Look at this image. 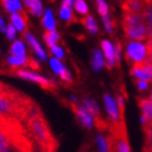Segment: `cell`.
<instances>
[{
  "mask_svg": "<svg viewBox=\"0 0 152 152\" xmlns=\"http://www.w3.org/2000/svg\"><path fill=\"white\" fill-rule=\"evenodd\" d=\"M25 122L29 135L37 142L40 152L58 151V140L53 136L47 120L45 118L44 114L38 105L29 113Z\"/></svg>",
  "mask_w": 152,
  "mask_h": 152,
  "instance_id": "2",
  "label": "cell"
},
{
  "mask_svg": "<svg viewBox=\"0 0 152 152\" xmlns=\"http://www.w3.org/2000/svg\"><path fill=\"white\" fill-rule=\"evenodd\" d=\"M42 25L46 27L47 31H54L56 28V21H54L53 14L50 9L46 10L45 15L42 18Z\"/></svg>",
  "mask_w": 152,
  "mask_h": 152,
  "instance_id": "20",
  "label": "cell"
},
{
  "mask_svg": "<svg viewBox=\"0 0 152 152\" xmlns=\"http://www.w3.org/2000/svg\"><path fill=\"white\" fill-rule=\"evenodd\" d=\"M27 65H28L31 69H33V70H39V69H40L38 62L35 59H33V58H29L28 59V64H27Z\"/></svg>",
  "mask_w": 152,
  "mask_h": 152,
  "instance_id": "35",
  "label": "cell"
},
{
  "mask_svg": "<svg viewBox=\"0 0 152 152\" xmlns=\"http://www.w3.org/2000/svg\"><path fill=\"white\" fill-rule=\"evenodd\" d=\"M60 18L61 19L65 20L67 22V24H71V23L73 22H77V19H76V16L73 14V12L71 11V9L69 8H63V7H61L60 9Z\"/></svg>",
  "mask_w": 152,
  "mask_h": 152,
  "instance_id": "24",
  "label": "cell"
},
{
  "mask_svg": "<svg viewBox=\"0 0 152 152\" xmlns=\"http://www.w3.org/2000/svg\"><path fill=\"white\" fill-rule=\"evenodd\" d=\"M60 77H61V79L63 80V82H65V83H69V84H71L72 83V77H71V74H70V72L65 69V70L62 72V73L60 74Z\"/></svg>",
  "mask_w": 152,
  "mask_h": 152,
  "instance_id": "34",
  "label": "cell"
},
{
  "mask_svg": "<svg viewBox=\"0 0 152 152\" xmlns=\"http://www.w3.org/2000/svg\"><path fill=\"white\" fill-rule=\"evenodd\" d=\"M147 1H124L122 3V11L123 12L142 13Z\"/></svg>",
  "mask_w": 152,
  "mask_h": 152,
  "instance_id": "14",
  "label": "cell"
},
{
  "mask_svg": "<svg viewBox=\"0 0 152 152\" xmlns=\"http://www.w3.org/2000/svg\"><path fill=\"white\" fill-rule=\"evenodd\" d=\"M103 98H104L105 109H107L109 116H110V118H111V124H114V125H115V124L121 123L122 121L120 120V115H118L117 107H116V104H115L114 99L112 98L109 94H104Z\"/></svg>",
  "mask_w": 152,
  "mask_h": 152,
  "instance_id": "10",
  "label": "cell"
},
{
  "mask_svg": "<svg viewBox=\"0 0 152 152\" xmlns=\"http://www.w3.org/2000/svg\"><path fill=\"white\" fill-rule=\"evenodd\" d=\"M3 8L10 13H18V12H22V3L18 1V0H3L1 1Z\"/></svg>",
  "mask_w": 152,
  "mask_h": 152,
  "instance_id": "17",
  "label": "cell"
},
{
  "mask_svg": "<svg viewBox=\"0 0 152 152\" xmlns=\"http://www.w3.org/2000/svg\"><path fill=\"white\" fill-rule=\"evenodd\" d=\"M11 53L15 57H25V46L21 40H15L11 46Z\"/></svg>",
  "mask_w": 152,
  "mask_h": 152,
  "instance_id": "21",
  "label": "cell"
},
{
  "mask_svg": "<svg viewBox=\"0 0 152 152\" xmlns=\"http://www.w3.org/2000/svg\"><path fill=\"white\" fill-rule=\"evenodd\" d=\"M121 51H122V45L118 40L115 41V47H114V58H115V64L120 66L121 63Z\"/></svg>",
  "mask_w": 152,
  "mask_h": 152,
  "instance_id": "31",
  "label": "cell"
},
{
  "mask_svg": "<svg viewBox=\"0 0 152 152\" xmlns=\"http://www.w3.org/2000/svg\"><path fill=\"white\" fill-rule=\"evenodd\" d=\"M147 45H146V47L147 49H148V53H149L150 51H152V36H148L147 37Z\"/></svg>",
  "mask_w": 152,
  "mask_h": 152,
  "instance_id": "37",
  "label": "cell"
},
{
  "mask_svg": "<svg viewBox=\"0 0 152 152\" xmlns=\"http://www.w3.org/2000/svg\"><path fill=\"white\" fill-rule=\"evenodd\" d=\"M15 34H16V29L13 27V25L10 23L9 25L7 26V31H6V35L8 39H14L15 38Z\"/></svg>",
  "mask_w": 152,
  "mask_h": 152,
  "instance_id": "32",
  "label": "cell"
},
{
  "mask_svg": "<svg viewBox=\"0 0 152 152\" xmlns=\"http://www.w3.org/2000/svg\"><path fill=\"white\" fill-rule=\"evenodd\" d=\"M24 4L28 9L29 13H32L35 16H41L42 14V4L38 0H25Z\"/></svg>",
  "mask_w": 152,
  "mask_h": 152,
  "instance_id": "16",
  "label": "cell"
},
{
  "mask_svg": "<svg viewBox=\"0 0 152 152\" xmlns=\"http://www.w3.org/2000/svg\"><path fill=\"white\" fill-rule=\"evenodd\" d=\"M97 143H98L100 152H109L108 140H107V137H104L102 134H99L97 136Z\"/></svg>",
  "mask_w": 152,
  "mask_h": 152,
  "instance_id": "25",
  "label": "cell"
},
{
  "mask_svg": "<svg viewBox=\"0 0 152 152\" xmlns=\"http://www.w3.org/2000/svg\"><path fill=\"white\" fill-rule=\"evenodd\" d=\"M137 87H138V89H139L140 91H143V90H146L148 88V84L145 82H138L137 83Z\"/></svg>",
  "mask_w": 152,
  "mask_h": 152,
  "instance_id": "36",
  "label": "cell"
},
{
  "mask_svg": "<svg viewBox=\"0 0 152 152\" xmlns=\"http://www.w3.org/2000/svg\"><path fill=\"white\" fill-rule=\"evenodd\" d=\"M51 52L58 58V60H59V59H63V57H64L63 50H62L59 46H56V47L52 48V49H51Z\"/></svg>",
  "mask_w": 152,
  "mask_h": 152,
  "instance_id": "33",
  "label": "cell"
},
{
  "mask_svg": "<svg viewBox=\"0 0 152 152\" xmlns=\"http://www.w3.org/2000/svg\"><path fill=\"white\" fill-rule=\"evenodd\" d=\"M44 39L49 49H52L57 46V42L60 39V35L56 31H46L44 33Z\"/></svg>",
  "mask_w": 152,
  "mask_h": 152,
  "instance_id": "18",
  "label": "cell"
},
{
  "mask_svg": "<svg viewBox=\"0 0 152 152\" xmlns=\"http://www.w3.org/2000/svg\"><path fill=\"white\" fill-rule=\"evenodd\" d=\"M74 7H75V10L80 14H88V7L86 4L85 1H82V0H77L74 2Z\"/></svg>",
  "mask_w": 152,
  "mask_h": 152,
  "instance_id": "28",
  "label": "cell"
},
{
  "mask_svg": "<svg viewBox=\"0 0 152 152\" xmlns=\"http://www.w3.org/2000/svg\"><path fill=\"white\" fill-rule=\"evenodd\" d=\"M11 20V24L13 27L19 31V32H23L26 29V21H27V16H26L25 12L22 11L21 13H13L10 16Z\"/></svg>",
  "mask_w": 152,
  "mask_h": 152,
  "instance_id": "13",
  "label": "cell"
},
{
  "mask_svg": "<svg viewBox=\"0 0 152 152\" xmlns=\"http://www.w3.org/2000/svg\"><path fill=\"white\" fill-rule=\"evenodd\" d=\"M28 59L25 56V57H15V56H10L8 59H7V62L9 65L15 67V66H23V65H27L28 64Z\"/></svg>",
  "mask_w": 152,
  "mask_h": 152,
  "instance_id": "22",
  "label": "cell"
},
{
  "mask_svg": "<svg viewBox=\"0 0 152 152\" xmlns=\"http://www.w3.org/2000/svg\"><path fill=\"white\" fill-rule=\"evenodd\" d=\"M129 74L137 79V82H152V61L149 59L132 65Z\"/></svg>",
  "mask_w": 152,
  "mask_h": 152,
  "instance_id": "4",
  "label": "cell"
},
{
  "mask_svg": "<svg viewBox=\"0 0 152 152\" xmlns=\"http://www.w3.org/2000/svg\"><path fill=\"white\" fill-rule=\"evenodd\" d=\"M143 126V132H145V146H150L152 145V124H145Z\"/></svg>",
  "mask_w": 152,
  "mask_h": 152,
  "instance_id": "26",
  "label": "cell"
},
{
  "mask_svg": "<svg viewBox=\"0 0 152 152\" xmlns=\"http://www.w3.org/2000/svg\"><path fill=\"white\" fill-rule=\"evenodd\" d=\"M50 65H51V69L53 70L54 73L59 74V75L65 70V67L63 66V64L61 63L58 59H56V58H52V59L50 60Z\"/></svg>",
  "mask_w": 152,
  "mask_h": 152,
  "instance_id": "27",
  "label": "cell"
},
{
  "mask_svg": "<svg viewBox=\"0 0 152 152\" xmlns=\"http://www.w3.org/2000/svg\"><path fill=\"white\" fill-rule=\"evenodd\" d=\"M148 57H149V60L152 61V51H150L149 53H148Z\"/></svg>",
  "mask_w": 152,
  "mask_h": 152,
  "instance_id": "40",
  "label": "cell"
},
{
  "mask_svg": "<svg viewBox=\"0 0 152 152\" xmlns=\"http://www.w3.org/2000/svg\"><path fill=\"white\" fill-rule=\"evenodd\" d=\"M24 38H25V40L28 42V45L33 48V50L35 51V53L40 58L41 60L45 61L46 59H47V54H46V52L44 51V49L41 48L40 44L38 42L37 39H36L31 33L26 31V32L24 33Z\"/></svg>",
  "mask_w": 152,
  "mask_h": 152,
  "instance_id": "12",
  "label": "cell"
},
{
  "mask_svg": "<svg viewBox=\"0 0 152 152\" xmlns=\"http://www.w3.org/2000/svg\"><path fill=\"white\" fill-rule=\"evenodd\" d=\"M137 103L141 112V121L142 125L145 124H152V102L149 99L138 98Z\"/></svg>",
  "mask_w": 152,
  "mask_h": 152,
  "instance_id": "8",
  "label": "cell"
},
{
  "mask_svg": "<svg viewBox=\"0 0 152 152\" xmlns=\"http://www.w3.org/2000/svg\"><path fill=\"white\" fill-rule=\"evenodd\" d=\"M0 31L3 33H6L7 31V26H6V23H4V21H3V19L0 16Z\"/></svg>",
  "mask_w": 152,
  "mask_h": 152,
  "instance_id": "38",
  "label": "cell"
},
{
  "mask_svg": "<svg viewBox=\"0 0 152 152\" xmlns=\"http://www.w3.org/2000/svg\"><path fill=\"white\" fill-rule=\"evenodd\" d=\"M102 50L104 52L105 59H107V69L111 71L113 69L114 64H115V58H114V47L109 40H102L101 41Z\"/></svg>",
  "mask_w": 152,
  "mask_h": 152,
  "instance_id": "11",
  "label": "cell"
},
{
  "mask_svg": "<svg viewBox=\"0 0 152 152\" xmlns=\"http://www.w3.org/2000/svg\"><path fill=\"white\" fill-rule=\"evenodd\" d=\"M82 23L87 27V29L89 31L90 34H92V35H94V34H97V32H98V26L96 24L95 19H94L90 14H87L86 18L82 19Z\"/></svg>",
  "mask_w": 152,
  "mask_h": 152,
  "instance_id": "23",
  "label": "cell"
},
{
  "mask_svg": "<svg viewBox=\"0 0 152 152\" xmlns=\"http://www.w3.org/2000/svg\"><path fill=\"white\" fill-rule=\"evenodd\" d=\"M36 107L35 101L23 92L0 83V117L25 121Z\"/></svg>",
  "mask_w": 152,
  "mask_h": 152,
  "instance_id": "1",
  "label": "cell"
},
{
  "mask_svg": "<svg viewBox=\"0 0 152 152\" xmlns=\"http://www.w3.org/2000/svg\"><path fill=\"white\" fill-rule=\"evenodd\" d=\"M66 105H69L71 110L74 112L76 118L78 120V122L82 124L83 126L86 127V128H91L92 125H94V120H92L91 115L88 113V111L85 108L78 105L77 102L74 101H67Z\"/></svg>",
  "mask_w": 152,
  "mask_h": 152,
  "instance_id": "6",
  "label": "cell"
},
{
  "mask_svg": "<svg viewBox=\"0 0 152 152\" xmlns=\"http://www.w3.org/2000/svg\"><path fill=\"white\" fill-rule=\"evenodd\" d=\"M148 56V49L146 45L137 41H129L126 45V51H125V60L128 64L133 65L135 63L141 62L146 60Z\"/></svg>",
  "mask_w": 152,
  "mask_h": 152,
  "instance_id": "3",
  "label": "cell"
},
{
  "mask_svg": "<svg viewBox=\"0 0 152 152\" xmlns=\"http://www.w3.org/2000/svg\"><path fill=\"white\" fill-rule=\"evenodd\" d=\"M72 1H70V0H67V1H62V4H61V7H63V8H69V9H71V7H72Z\"/></svg>",
  "mask_w": 152,
  "mask_h": 152,
  "instance_id": "39",
  "label": "cell"
},
{
  "mask_svg": "<svg viewBox=\"0 0 152 152\" xmlns=\"http://www.w3.org/2000/svg\"><path fill=\"white\" fill-rule=\"evenodd\" d=\"M102 21H103V24H104V28L107 29V32L111 34L114 29V25H115V22L114 20H111V18L109 15L103 16L102 18Z\"/></svg>",
  "mask_w": 152,
  "mask_h": 152,
  "instance_id": "29",
  "label": "cell"
},
{
  "mask_svg": "<svg viewBox=\"0 0 152 152\" xmlns=\"http://www.w3.org/2000/svg\"><path fill=\"white\" fill-rule=\"evenodd\" d=\"M84 104L86 107V110L88 111V113L91 115L92 120H97V118H101V113H100V110H99L98 105L92 99L90 98H84Z\"/></svg>",
  "mask_w": 152,
  "mask_h": 152,
  "instance_id": "15",
  "label": "cell"
},
{
  "mask_svg": "<svg viewBox=\"0 0 152 152\" xmlns=\"http://www.w3.org/2000/svg\"><path fill=\"white\" fill-rule=\"evenodd\" d=\"M15 73L21 78L27 79V80H31V82H34L36 84H38L45 90H49V91H56L57 90V85H56V83L53 80H50V79L46 78V77L39 75L37 73L29 72V71H24V70L16 71Z\"/></svg>",
  "mask_w": 152,
  "mask_h": 152,
  "instance_id": "5",
  "label": "cell"
},
{
  "mask_svg": "<svg viewBox=\"0 0 152 152\" xmlns=\"http://www.w3.org/2000/svg\"><path fill=\"white\" fill-rule=\"evenodd\" d=\"M97 8H98V12L101 14V16H107L108 15V12H109V6L108 3L104 2V1H101V0H99L97 1Z\"/></svg>",
  "mask_w": 152,
  "mask_h": 152,
  "instance_id": "30",
  "label": "cell"
},
{
  "mask_svg": "<svg viewBox=\"0 0 152 152\" xmlns=\"http://www.w3.org/2000/svg\"><path fill=\"white\" fill-rule=\"evenodd\" d=\"M149 100L152 102V94H151V95H150V98H149Z\"/></svg>",
  "mask_w": 152,
  "mask_h": 152,
  "instance_id": "41",
  "label": "cell"
},
{
  "mask_svg": "<svg viewBox=\"0 0 152 152\" xmlns=\"http://www.w3.org/2000/svg\"><path fill=\"white\" fill-rule=\"evenodd\" d=\"M145 24L141 13L122 12V26L124 28H128L132 26H137Z\"/></svg>",
  "mask_w": 152,
  "mask_h": 152,
  "instance_id": "9",
  "label": "cell"
},
{
  "mask_svg": "<svg viewBox=\"0 0 152 152\" xmlns=\"http://www.w3.org/2000/svg\"><path fill=\"white\" fill-rule=\"evenodd\" d=\"M92 69L95 72H99L101 70L103 65H104V61H103V56H102V52L98 49H95L94 50V53H92Z\"/></svg>",
  "mask_w": 152,
  "mask_h": 152,
  "instance_id": "19",
  "label": "cell"
},
{
  "mask_svg": "<svg viewBox=\"0 0 152 152\" xmlns=\"http://www.w3.org/2000/svg\"><path fill=\"white\" fill-rule=\"evenodd\" d=\"M124 34H125V38L129 39L133 41H141L145 40L147 38V28L145 24L137 26H132L128 28H124Z\"/></svg>",
  "mask_w": 152,
  "mask_h": 152,
  "instance_id": "7",
  "label": "cell"
},
{
  "mask_svg": "<svg viewBox=\"0 0 152 152\" xmlns=\"http://www.w3.org/2000/svg\"><path fill=\"white\" fill-rule=\"evenodd\" d=\"M3 152H10V150H7V151H3Z\"/></svg>",
  "mask_w": 152,
  "mask_h": 152,
  "instance_id": "42",
  "label": "cell"
}]
</instances>
